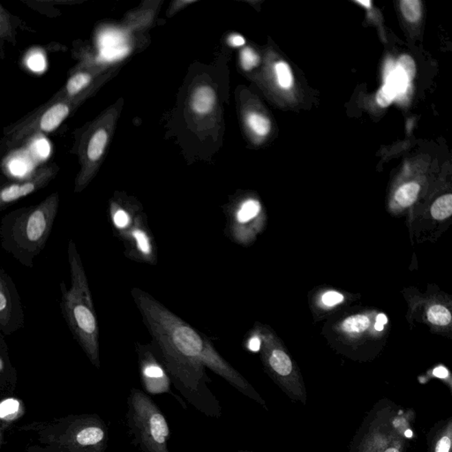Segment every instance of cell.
<instances>
[{
	"instance_id": "obj_26",
	"label": "cell",
	"mask_w": 452,
	"mask_h": 452,
	"mask_svg": "<svg viewBox=\"0 0 452 452\" xmlns=\"http://www.w3.org/2000/svg\"><path fill=\"white\" fill-rule=\"evenodd\" d=\"M260 61L259 56L253 49L245 48L240 52V62L243 69L246 71L252 70L258 66Z\"/></svg>"
},
{
	"instance_id": "obj_6",
	"label": "cell",
	"mask_w": 452,
	"mask_h": 452,
	"mask_svg": "<svg viewBox=\"0 0 452 452\" xmlns=\"http://www.w3.org/2000/svg\"><path fill=\"white\" fill-rule=\"evenodd\" d=\"M126 428L140 452H170V428L165 414L152 398L140 389H132L128 398Z\"/></svg>"
},
{
	"instance_id": "obj_16",
	"label": "cell",
	"mask_w": 452,
	"mask_h": 452,
	"mask_svg": "<svg viewBox=\"0 0 452 452\" xmlns=\"http://www.w3.org/2000/svg\"><path fill=\"white\" fill-rule=\"evenodd\" d=\"M260 210H261V205L259 202L256 200H247L241 204L240 209L237 210L235 219L228 221V225L231 226L235 224H246L255 218L259 214Z\"/></svg>"
},
{
	"instance_id": "obj_34",
	"label": "cell",
	"mask_w": 452,
	"mask_h": 452,
	"mask_svg": "<svg viewBox=\"0 0 452 452\" xmlns=\"http://www.w3.org/2000/svg\"><path fill=\"white\" fill-rule=\"evenodd\" d=\"M357 2L360 3V4L361 5H364L365 6H366L367 8H370L371 2L368 1V0H366V1H362L361 0V1H357Z\"/></svg>"
},
{
	"instance_id": "obj_36",
	"label": "cell",
	"mask_w": 452,
	"mask_h": 452,
	"mask_svg": "<svg viewBox=\"0 0 452 452\" xmlns=\"http://www.w3.org/2000/svg\"><path fill=\"white\" fill-rule=\"evenodd\" d=\"M3 368V362L1 361V359H0V370H1Z\"/></svg>"
},
{
	"instance_id": "obj_12",
	"label": "cell",
	"mask_w": 452,
	"mask_h": 452,
	"mask_svg": "<svg viewBox=\"0 0 452 452\" xmlns=\"http://www.w3.org/2000/svg\"><path fill=\"white\" fill-rule=\"evenodd\" d=\"M91 82V73L87 72V71H78L68 78L63 88L52 95V98L63 99L76 97L88 89Z\"/></svg>"
},
{
	"instance_id": "obj_4",
	"label": "cell",
	"mask_w": 452,
	"mask_h": 452,
	"mask_svg": "<svg viewBox=\"0 0 452 452\" xmlns=\"http://www.w3.org/2000/svg\"><path fill=\"white\" fill-rule=\"evenodd\" d=\"M414 420L413 411L380 401L362 423L350 452H405L413 438Z\"/></svg>"
},
{
	"instance_id": "obj_20",
	"label": "cell",
	"mask_w": 452,
	"mask_h": 452,
	"mask_svg": "<svg viewBox=\"0 0 452 452\" xmlns=\"http://www.w3.org/2000/svg\"><path fill=\"white\" fill-rule=\"evenodd\" d=\"M370 326V320L367 315H352L346 319L342 324L343 330L349 333H361Z\"/></svg>"
},
{
	"instance_id": "obj_8",
	"label": "cell",
	"mask_w": 452,
	"mask_h": 452,
	"mask_svg": "<svg viewBox=\"0 0 452 452\" xmlns=\"http://www.w3.org/2000/svg\"><path fill=\"white\" fill-rule=\"evenodd\" d=\"M139 372L144 391L150 395L170 394L177 399L184 409L187 405L172 391V381L162 362L157 357L152 345L136 343Z\"/></svg>"
},
{
	"instance_id": "obj_23",
	"label": "cell",
	"mask_w": 452,
	"mask_h": 452,
	"mask_svg": "<svg viewBox=\"0 0 452 452\" xmlns=\"http://www.w3.org/2000/svg\"><path fill=\"white\" fill-rule=\"evenodd\" d=\"M400 8L405 19L411 23H416L422 17V3L419 0H403Z\"/></svg>"
},
{
	"instance_id": "obj_22",
	"label": "cell",
	"mask_w": 452,
	"mask_h": 452,
	"mask_svg": "<svg viewBox=\"0 0 452 452\" xmlns=\"http://www.w3.org/2000/svg\"><path fill=\"white\" fill-rule=\"evenodd\" d=\"M428 319L430 323L439 326H445L451 321V314L447 308L440 305L431 306L428 311Z\"/></svg>"
},
{
	"instance_id": "obj_29",
	"label": "cell",
	"mask_w": 452,
	"mask_h": 452,
	"mask_svg": "<svg viewBox=\"0 0 452 452\" xmlns=\"http://www.w3.org/2000/svg\"><path fill=\"white\" fill-rule=\"evenodd\" d=\"M343 300V296L342 294L336 292H329L325 293L323 296V302L325 305L332 306L339 303H341Z\"/></svg>"
},
{
	"instance_id": "obj_7",
	"label": "cell",
	"mask_w": 452,
	"mask_h": 452,
	"mask_svg": "<svg viewBox=\"0 0 452 452\" xmlns=\"http://www.w3.org/2000/svg\"><path fill=\"white\" fill-rule=\"evenodd\" d=\"M78 95L71 98H49L42 106L24 117L4 132V148L11 152L36 136L49 134L60 128L78 103Z\"/></svg>"
},
{
	"instance_id": "obj_28",
	"label": "cell",
	"mask_w": 452,
	"mask_h": 452,
	"mask_svg": "<svg viewBox=\"0 0 452 452\" xmlns=\"http://www.w3.org/2000/svg\"><path fill=\"white\" fill-rule=\"evenodd\" d=\"M395 93L388 84L383 86L376 95L377 103L382 107L389 106L394 99Z\"/></svg>"
},
{
	"instance_id": "obj_9",
	"label": "cell",
	"mask_w": 452,
	"mask_h": 452,
	"mask_svg": "<svg viewBox=\"0 0 452 452\" xmlns=\"http://www.w3.org/2000/svg\"><path fill=\"white\" fill-rule=\"evenodd\" d=\"M60 170L57 163H48L37 168L30 177L0 188V210L45 188L55 179Z\"/></svg>"
},
{
	"instance_id": "obj_27",
	"label": "cell",
	"mask_w": 452,
	"mask_h": 452,
	"mask_svg": "<svg viewBox=\"0 0 452 452\" xmlns=\"http://www.w3.org/2000/svg\"><path fill=\"white\" fill-rule=\"evenodd\" d=\"M398 65L399 68L403 71L407 79L411 82L414 78V76H416V63H414L413 58L408 55L401 56L398 60Z\"/></svg>"
},
{
	"instance_id": "obj_30",
	"label": "cell",
	"mask_w": 452,
	"mask_h": 452,
	"mask_svg": "<svg viewBox=\"0 0 452 452\" xmlns=\"http://www.w3.org/2000/svg\"><path fill=\"white\" fill-rule=\"evenodd\" d=\"M228 43L232 47H240V46L245 45L246 41H245L244 37L240 35H231L229 37Z\"/></svg>"
},
{
	"instance_id": "obj_15",
	"label": "cell",
	"mask_w": 452,
	"mask_h": 452,
	"mask_svg": "<svg viewBox=\"0 0 452 452\" xmlns=\"http://www.w3.org/2000/svg\"><path fill=\"white\" fill-rule=\"evenodd\" d=\"M12 315V302L8 283L0 273V330L5 329L10 323Z\"/></svg>"
},
{
	"instance_id": "obj_14",
	"label": "cell",
	"mask_w": 452,
	"mask_h": 452,
	"mask_svg": "<svg viewBox=\"0 0 452 452\" xmlns=\"http://www.w3.org/2000/svg\"><path fill=\"white\" fill-rule=\"evenodd\" d=\"M216 99L214 89L209 86L199 87L192 98V107L197 113H209L215 106Z\"/></svg>"
},
{
	"instance_id": "obj_17",
	"label": "cell",
	"mask_w": 452,
	"mask_h": 452,
	"mask_svg": "<svg viewBox=\"0 0 452 452\" xmlns=\"http://www.w3.org/2000/svg\"><path fill=\"white\" fill-rule=\"evenodd\" d=\"M16 32H15L14 23L9 14L1 5H0V43H16Z\"/></svg>"
},
{
	"instance_id": "obj_18",
	"label": "cell",
	"mask_w": 452,
	"mask_h": 452,
	"mask_svg": "<svg viewBox=\"0 0 452 452\" xmlns=\"http://www.w3.org/2000/svg\"><path fill=\"white\" fill-rule=\"evenodd\" d=\"M419 192L420 185L416 183V182H411V183L402 185L396 192L395 199L399 205L402 207H409L416 202Z\"/></svg>"
},
{
	"instance_id": "obj_33",
	"label": "cell",
	"mask_w": 452,
	"mask_h": 452,
	"mask_svg": "<svg viewBox=\"0 0 452 452\" xmlns=\"http://www.w3.org/2000/svg\"><path fill=\"white\" fill-rule=\"evenodd\" d=\"M433 374H434L435 376L438 377V378L445 379L447 378L449 372L444 367H438L435 368L434 371H433Z\"/></svg>"
},
{
	"instance_id": "obj_35",
	"label": "cell",
	"mask_w": 452,
	"mask_h": 452,
	"mask_svg": "<svg viewBox=\"0 0 452 452\" xmlns=\"http://www.w3.org/2000/svg\"><path fill=\"white\" fill-rule=\"evenodd\" d=\"M2 442H3V433L1 428H0V447H1Z\"/></svg>"
},
{
	"instance_id": "obj_37",
	"label": "cell",
	"mask_w": 452,
	"mask_h": 452,
	"mask_svg": "<svg viewBox=\"0 0 452 452\" xmlns=\"http://www.w3.org/2000/svg\"><path fill=\"white\" fill-rule=\"evenodd\" d=\"M235 452H253V451H235Z\"/></svg>"
},
{
	"instance_id": "obj_21",
	"label": "cell",
	"mask_w": 452,
	"mask_h": 452,
	"mask_svg": "<svg viewBox=\"0 0 452 452\" xmlns=\"http://www.w3.org/2000/svg\"><path fill=\"white\" fill-rule=\"evenodd\" d=\"M247 124L250 128L260 136L267 135L271 131V122L267 117L259 113H250L247 117Z\"/></svg>"
},
{
	"instance_id": "obj_2",
	"label": "cell",
	"mask_w": 452,
	"mask_h": 452,
	"mask_svg": "<svg viewBox=\"0 0 452 452\" xmlns=\"http://www.w3.org/2000/svg\"><path fill=\"white\" fill-rule=\"evenodd\" d=\"M71 287L61 283V310L74 339L95 368H100L99 330L88 278L73 240L68 244Z\"/></svg>"
},
{
	"instance_id": "obj_1",
	"label": "cell",
	"mask_w": 452,
	"mask_h": 452,
	"mask_svg": "<svg viewBox=\"0 0 452 452\" xmlns=\"http://www.w3.org/2000/svg\"><path fill=\"white\" fill-rule=\"evenodd\" d=\"M131 295L152 337L155 352L173 386L188 404L207 417L222 416L221 402L210 389L212 381L207 374L210 370L267 409L259 393L219 354L205 336L144 291L134 288Z\"/></svg>"
},
{
	"instance_id": "obj_13",
	"label": "cell",
	"mask_w": 452,
	"mask_h": 452,
	"mask_svg": "<svg viewBox=\"0 0 452 452\" xmlns=\"http://www.w3.org/2000/svg\"><path fill=\"white\" fill-rule=\"evenodd\" d=\"M108 142V133L104 128H98L89 137L85 148V157L89 163H97L103 156Z\"/></svg>"
},
{
	"instance_id": "obj_24",
	"label": "cell",
	"mask_w": 452,
	"mask_h": 452,
	"mask_svg": "<svg viewBox=\"0 0 452 452\" xmlns=\"http://www.w3.org/2000/svg\"><path fill=\"white\" fill-rule=\"evenodd\" d=\"M278 83L281 88L290 89L293 86V77L292 70L286 62H278L275 67Z\"/></svg>"
},
{
	"instance_id": "obj_5",
	"label": "cell",
	"mask_w": 452,
	"mask_h": 452,
	"mask_svg": "<svg viewBox=\"0 0 452 452\" xmlns=\"http://www.w3.org/2000/svg\"><path fill=\"white\" fill-rule=\"evenodd\" d=\"M43 444L62 452H105L109 429L97 414L69 416L29 426Z\"/></svg>"
},
{
	"instance_id": "obj_19",
	"label": "cell",
	"mask_w": 452,
	"mask_h": 452,
	"mask_svg": "<svg viewBox=\"0 0 452 452\" xmlns=\"http://www.w3.org/2000/svg\"><path fill=\"white\" fill-rule=\"evenodd\" d=\"M452 214V196H447L438 198L431 207V215L438 221H444Z\"/></svg>"
},
{
	"instance_id": "obj_25",
	"label": "cell",
	"mask_w": 452,
	"mask_h": 452,
	"mask_svg": "<svg viewBox=\"0 0 452 452\" xmlns=\"http://www.w3.org/2000/svg\"><path fill=\"white\" fill-rule=\"evenodd\" d=\"M111 221H113L117 231H120L131 223L133 218L126 210L117 208L111 210Z\"/></svg>"
},
{
	"instance_id": "obj_32",
	"label": "cell",
	"mask_w": 452,
	"mask_h": 452,
	"mask_svg": "<svg viewBox=\"0 0 452 452\" xmlns=\"http://www.w3.org/2000/svg\"><path fill=\"white\" fill-rule=\"evenodd\" d=\"M387 321H388V319H387L385 315L380 314L377 315L376 324L374 325V329L378 331H382L383 327H385V325L387 324Z\"/></svg>"
},
{
	"instance_id": "obj_3",
	"label": "cell",
	"mask_w": 452,
	"mask_h": 452,
	"mask_svg": "<svg viewBox=\"0 0 452 452\" xmlns=\"http://www.w3.org/2000/svg\"><path fill=\"white\" fill-rule=\"evenodd\" d=\"M60 207V196L52 194L37 205L6 215L1 228L2 245L8 252L27 267L47 242Z\"/></svg>"
},
{
	"instance_id": "obj_10",
	"label": "cell",
	"mask_w": 452,
	"mask_h": 452,
	"mask_svg": "<svg viewBox=\"0 0 452 452\" xmlns=\"http://www.w3.org/2000/svg\"><path fill=\"white\" fill-rule=\"evenodd\" d=\"M452 420L436 423L428 435L429 452H451Z\"/></svg>"
},
{
	"instance_id": "obj_11",
	"label": "cell",
	"mask_w": 452,
	"mask_h": 452,
	"mask_svg": "<svg viewBox=\"0 0 452 452\" xmlns=\"http://www.w3.org/2000/svg\"><path fill=\"white\" fill-rule=\"evenodd\" d=\"M269 370L275 374V378L280 381L278 385L286 392V378H290L293 373V362L286 352L280 349H274L271 355L268 356Z\"/></svg>"
},
{
	"instance_id": "obj_31",
	"label": "cell",
	"mask_w": 452,
	"mask_h": 452,
	"mask_svg": "<svg viewBox=\"0 0 452 452\" xmlns=\"http://www.w3.org/2000/svg\"><path fill=\"white\" fill-rule=\"evenodd\" d=\"M249 348L251 351L258 352L261 348V339L258 337H251L249 343Z\"/></svg>"
}]
</instances>
